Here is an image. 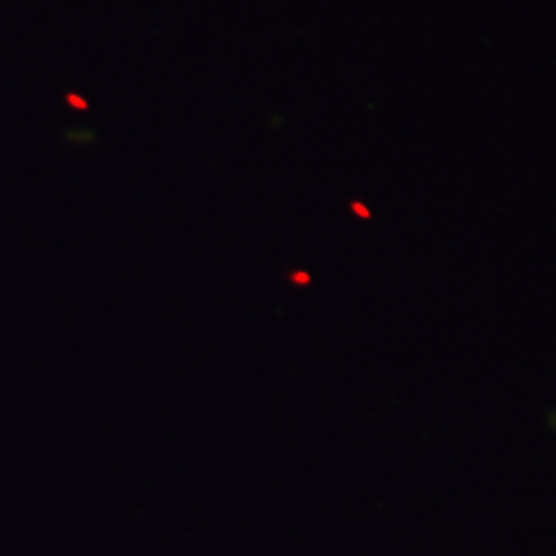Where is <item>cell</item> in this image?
<instances>
[{
	"instance_id": "obj_1",
	"label": "cell",
	"mask_w": 556,
	"mask_h": 556,
	"mask_svg": "<svg viewBox=\"0 0 556 556\" xmlns=\"http://www.w3.org/2000/svg\"><path fill=\"white\" fill-rule=\"evenodd\" d=\"M353 212H358V214H364V217H368V212L364 206H358V204H353Z\"/></svg>"
}]
</instances>
